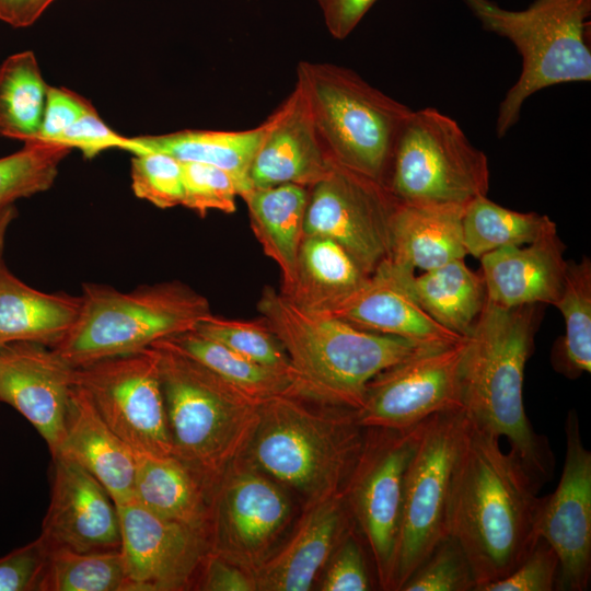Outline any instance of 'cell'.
Here are the masks:
<instances>
[{
  "label": "cell",
  "instance_id": "1",
  "mask_svg": "<svg viewBox=\"0 0 591 591\" xmlns=\"http://www.w3.org/2000/svg\"><path fill=\"white\" fill-rule=\"evenodd\" d=\"M519 459L499 438L468 419L449 511V534L462 545L473 570L475 591L510 573L538 537L542 497Z\"/></svg>",
  "mask_w": 591,
  "mask_h": 591
},
{
  "label": "cell",
  "instance_id": "2",
  "mask_svg": "<svg viewBox=\"0 0 591 591\" xmlns=\"http://www.w3.org/2000/svg\"><path fill=\"white\" fill-rule=\"evenodd\" d=\"M537 313V304L505 308L486 300L465 337L461 401L473 425L509 441L510 452L540 489L553 477L555 457L547 439L533 429L523 402Z\"/></svg>",
  "mask_w": 591,
  "mask_h": 591
},
{
  "label": "cell",
  "instance_id": "3",
  "mask_svg": "<svg viewBox=\"0 0 591 591\" xmlns=\"http://www.w3.org/2000/svg\"><path fill=\"white\" fill-rule=\"evenodd\" d=\"M257 310L289 358L300 396L335 407L359 409L378 373L432 346L360 329L305 309L271 287L262 291Z\"/></svg>",
  "mask_w": 591,
  "mask_h": 591
},
{
  "label": "cell",
  "instance_id": "4",
  "mask_svg": "<svg viewBox=\"0 0 591 591\" xmlns=\"http://www.w3.org/2000/svg\"><path fill=\"white\" fill-rule=\"evenodd\" d=\"M158 354L172 455L188 466L210 496L228 468L246 453L259 403L178 349L169 338Z\"/></svg>",
  "mask_w": 591,
  "mask_h": 591
},
{
  "label": "cell",
  "instance_id": "5",
  "mask_svg": "<svg viewBox=\"0 0 591 591\" xmlns=\"http://www.w3.org/2000/svg\"><path fill=\"white\" fill-rule=\"evenodd\" d=\"M366 428L356 410L317 413L298 396L264 402L246 453L251 463L314 501L345 491L361 453Z\"/></svg>",
  "mask_w": 591,
  "mask_h": 591
},
{
  "label": "cell",
  "instance_id": "6",
  "mask_svg": "<svg viewBox=\"0 0 591 591\" xmlns=\"http://www.w3.org/2000/svg\"><path fill=\"white\" fill-rule=\"evenodd\" d=\"M297 82L329 159L387 187L396 143L413 109L332 63L299 62Z\"/></svg>",
  "mask_w": 591,
  "mask_h": 591
},
{
  "label": "cell",
  "instance_id": "7",
  "mask_svg": "<svg viewBox=\"0 0 591 591\" xmlns=\"http://www.w3.org/2000/svg\"><path fill=\"white\" fill-rule=\"evenodd\" d=\"M463 2L486 31L509 39L522 57L520 77L498 108L499 138L517 124L532 94L559 83L591 80V0H535L518 11L491 0Z\"/></svg>",
  "mask_w": 591,
  "mask_h": 591
},
{
  "label": "cell",
  "instance_id": "8",
  "mask_svg": "<svg viewBox=\"0 0 591 591\" xmlns=\"http://www.w3.org/2000/svg\"><path fill=\"white\" fill-rule=\"evenodd\" d=\"M69 333L54 347L73 368L131 354L192 331L211 313L208 300L177 282L142 286L130 292L86 283Z\"/></svg>",
  "mask_w": 591,
  "mask_h": 591
},
{
  "label": "cell",
  "instance_id": "9",
  "mask_svg": "<svg viewBox=\"0 0 591 591\" xmlns=\"http://www.w3.org/2000/svg\"><path fill=\"white\" fill-rule=\"evenodd\" d=\"M489 165L456 120L413 111L396 143L387 188L402 204L465 207L489 188Z\"/></svg>",
  "mask_w": 591,
  "mask_h": 591
},
{
  "label": "cell",
  "instance_id": "10",
  "mask_svg": "<svg viewBox=\"0 0 591 591\" xmlns=\"http://www.w3.org/2000/svg\"><path fill=\"white\" fill-rule=\"evenodd\" d=\"M467 427L463 409L439 413L422 422L405 474L392 590H401L449 534L453 482Z\"/></svg>",
  "mask_w": 591,
  "mask_h": 591
},
{
  "label": "cell",
  "instance_id": "11",
  "mask_svg": "<svg viewBox=\"0 0 591 591\" xmlns=\"http://www.w3.org/2000/svg\"><path fill=\"white\" fill-rule=\"evenodd\" d=\"M424 421L404 429L366 428L345 489L354 521L371 551L378 581L386 590H392L405 474Z\"/></svg>",
  "mask_w": 591,
  "mask_h": 591
},
{
  "label": "cell",
  "instance_id": "12",
  "mask_svg": "<svg viewBox=\"0 0 591 591\" xmlns=\"http://www.w3.org/2000/svg\"><path fill=\"white\" fill-rule=\"evenodd\" d=\"M74 383L135 453L172 455L159 359L153 347L77 367Z\"/></svg>",
  "mask_w": 591,
  "mask_h": 591
},
{
  "label": "cell",
  "instance_id": "13",
  "mask_svg": "<svg viewBox=\"0 0 591 591\" xmlns=\"http://www.w3.org/2000/svg\"><path fill=\"white\" fill-rule=\"evenodd\" d=\"M397 204L385 185L334 163L309 188L303 232L331 239L370 276L389 258Z\"/></svg>",
  "mask_w": 591,
  "mask_h": 591
},
{
  "label": "cell",
  "instance_id": "14",
  "mask_svg": "<svg viewBox=\"0 0 591 591\" xmlns=\"http://www.w3.org/2000/svg\"><path fill=\"white\" fill-rule=\"evenodd\" d=\"M465 338L426 346L378 373L356 410L363 428L404 429L462 408L461 362Z\"/></svg>",
  "mask_w": 591,
  "mask_h": 591
},
{
  "label": "cell",
  "instance_id": "15",
  "mask_svg": "<svg viewBox=\"0 0 591 591\" xmlns=\"http://www.w3.org/2000/svg\"><path fill=\"white\" fill-rule=\"evenodd\" d=\"M290 515L282 489L254 464L239 460L211 497L210 551L253 571L268 557Z\"/></svg>",
  "mask_w": 591,
  "mask_h": 591
},
{
  "label": "cell",
  "instance_id": "16",
  "mask_svg": "<svg viewBox=\"0 0 591 591\" xmlns=\"http://www.w3.org/2000/svg\"><path fill=\"white\" fill-rule=\"evenodd\" d=\"M566 454L559 483L542 497L535 532L555 551L556 590L586 591L591 580V452L576 410L565 420Z\"/></svg>",
  "mask_w": 591,
  "mask_h": 591
},
{
  "label": "cell",
  "instance_id": "17",
  "mask_svg": "<svg viewBox=\"0 0 591 591\" xmlns=\"http://www.w3.org/2000/svg\"><path fill=\"white\" fill-rule=\"evenodd\" d=\"M116 506L120 551L135 591H181L195 587L210 551L209 535L163 518L135 498Z\"/></svg>",
  "mask_w": 591,
  "mask_h": 591
},
{
  "label": "cell",
  "instance_id": "18",
  "mask_svg": "<svg viewBox=\"0 0 591 591\" xmlns=\"http://www.w3.org/2000/svg\"><path fill=\"white\" fill-rule=\"evenodd\" d=\"M39 537L49 551H120L118 509L106 488L74 461L53 457L50 502Z\"/></svg>",
  "mask_w": 591,
  "mask_h": 591
},
{
  "label": "cell",
  "instance_id": "19",
  "mask_svg": "<svg viewBox=\"0 0 591 591\" xmlns=\"http://www.w3.org/2000/svg\"><path fill=\"white\" fill-rule=\"evenodd\" d=\"M74 368L55 350L38 343H14L0 348V403L36 429L55 456L62 443Z\"/></svg>",
  "mask_w": 591,
  "mask_h": 591
},
{
  "label": "cell",
  "instance_id": "20",
  "mask_svg": "<svg viewBox=\"0 0 591 591\" xmlns=\"http://www.w3.org/2000/svg\"><path fill=\"white\" fill-rule=\"evenodd\" d=\"M414 276V270L386 258L359 289L322 313L363 331L422 345L454 344L464 339L441 326L419 305L413 290Z\"/></svg>",
  "mask_w": 591,
  "mask_h": 591
},
{
  "label": "cell",
  "instance_id": "21",
  "mask_svg": "<svg viewBox=\"0 0 591 591\" xmlns=\"http://www.w3.org/2000/svg\"><path fill=\"white\" fill-rule=\"evenodd\" d=\"M264 124L265 135L248 173L252 188L281 184L310 188L329 172L334 162L320 140L298 82Z\"/></svg>",
  "mask_w": 591,
  "mask_h": 591
},
{
  "label": "cell",
  "instance_id": "22",
  "mask_svg": "<svg viewBox=\"0 0 591 591\" xmlns=\"http://www.w3.org/2000/svg\"><path fill=\"white\" fill-rule=\"evenodd\" d=\"M354 525L345 491L309 503L287 544L253 570L257 590H310Z\"/></svg>",
  "mask_w": 591,
  "mask_h": 591
},
{
  "label": "cell",
  "instance_id": "23",
  "mask_svg": "<svg viewBox=\"0 0 591 591\" xmlns=\"http://www.w3.org/2000/svg\"><path fill=\"white\" fill-rule=\"evenodd\" d=\"M564 250L554 232L526 247L503 246L483 255L487 299L505 308L555 305L564 288L568 263Z\"/></svg>",
  "mask_w": 591,
  "mask_h": 591
},
{
  "label": "cell",
  "instance_id": "24",
  "mask_svg": "<svg viewBox=\"0 0 591 591\" xmlns=\"http://www.w3.org/2000/svg\"><path fill=\"white\" fill-rule=\"evenodd\" d=\"M56 455L66 456L88 471L106 488L116 505L134 498L135 451L107 426L86 393L76 383L65 437Z\"/></svg>",
  "mask_w": 591,
  "mask_h": 591
},
{
  "label": "cell",
  "instance_id": "25",
  "mask_svg": "<svg viewBox=\"0 0 591 591\" xmlns=\"http://www.w3.org/2000/svg\"><path fill=\"white\" fill-rule=\"evenodd\" d=\"M464 208L398 202L390 225L389 259L414 271L464 259Z\"/></svg>",
  "mask_w": 591,
  "mask_h": 591
},
{
  "label": "cell",
  "instance_id": "26",
  "mask_svg": "<svg viewBox=\"0 0 591 591\" xmlns=\"http://www.w3.org/2000/svg\"><path fill=\"white\" fill-rule=\"evenodd\" d=\"M80 309V296L39 291L4 267L0 271V348L22 341L54 347L72 328Z\"/></svg>",
  "mask_w": 591,
  "mask_h": 591
},
{
  "label": "cell",
  "instance_id": "27",
  "mask_svg": "<svg viewBox=\"0 0 591 591\" xmlns=\"http://www.w3.org/2000/svg\"><path fill=\"white\" fill-rule=\"evenodd\" d=\"M136 460L134 498L163 518L209 535L211 496L194 472L173 455L136 453Z\"/></svg>",
  "mask_w": 591,
  "mask_h": 591
},
{
  "label": "cell",
  "instance_id": "28",
  "mask_svg": "<svg viewBox=\"0 0 591 591\" xmlns=\"http://www.w3.org/2000/svg\"><path fill=\"white\" fill-rule=\"evenodd\" d=\"M242 198L247 205L254 235L264 253L281 271L283 290L291 285L294 276L298 251L304 235L309 188L281 184L252 188Z\"/></svg>",
  "mask_w": 591,
  "mask_h": 591
},
{
  "label": "cell",
  "instance_id": "29",
  "mask_svg": "<svg viewBox=\"0 0 591 591\" xmlns=\"http://www.w3.org/2000/svg\"><path fill=\"white\" fill-rule=\"evenodd\" d=\"M368 278L337 243L325 236L304 234L293 280L280 292L305 309L325 312L359 289Z\"/></svg>",
  "mask_w": 591,
  "mask_h": 591
},
{
  "label": "cell",
  "instance_id": "30",
  "mask_svg": "<svg viewBox=\"0 0 591 591\" xmlns=\"http://www.w3.org/2000/svg\"><path fill=\"white\" fill-rule=\"evenodd\" d=\"M265 135V124L240 131L185 129L163 135L134 137L136 151H157L181 162H197L220 167L239 184L240 197L252 189L248 173Z\"/></svg>",
  "mask_w": 591,
  "mask_h": 591
},
{
  "label": "cell",
  "instance_id": "31",
  "mask_svg": "<svg viewBox=\"0 0 591 591\" xmlns=\"http://www.w3.org/2000/svg\"><path fill=\"white\" fill-rule=\"evenodd\" d=\"M413 290L419 305L441 326L467 337L487 300L482 275L463 259L414 276Z\"/></svg>",
  "mask_w": 591,
  "mask_h": 591
},
{
  "label": "cell",
  "instance_id": "32",
  "mask_svg": "<svg viewBox=\"0 0 591 591\" xmlns=\"http://www.w3.org/2000/svg\"><path fill=\"white\" fill-rule=\"evenodd\" d=\"M169 339L183 352L259 403L285 395L300 397L289 374L258 364L194 329Z\"/></svg>",
  "mask_w": 591,
  "mask_h": 591
},
{
  "label": "cell",
  "instance_id": "33",
  "mask_svg": "<svg viewBox=\"0 0 591 591\" xmlns=\"http://www.w3.org/2000/svg\"><path fill=\"white\" fill-rule=\"evenodd\" d=\"M33 51L9 56L0 66V136L37 139L48 90Z\"/></svg>",
  "mask_w": 591,
  "mask_h": 591
},
{
  "label": "cell",
  "instance_id": "34",
  "mask_svg": "<svg viewBox=\"0 0 591 591\" xmlns=\"http://www.w3.org/2000/svg\"><path fill=\"white\" fill-rule=\"evenodd\" d=\"M462 225L466 253L477 258L499 247L530 244L557 232L546 215L513 211L486 196L465 206Z\"/></svg>",
  "mask_w": 591,
  "mask_h": 591
},
{
  "label": "cell",
  "instance_id": "35",
  "mask_svg": "<svg viewBox=\"0 0 591 591\" xmlns=\"http://www.w3.org/2000/svg\"><path fill=\"white\" fill-rule=\"evenodd\" d=\"M555 306L565 320V335L554 347L552 364L568 379L591 371V262H568L564 288Z\"/></svg>",
  "mask_w": 591,
  "mask_h": 591
},
{
  "label": "cell",
  "instance_id": "36",
  "mask_svg": "<svg viewBox=\"0 0 591 591\" xmlns=\"http://www.w3.org/2000/svg\"><path fill=\"white\" fill-rule=\"evenodd\" d=\"M42 591H135L121 551H49Z\"/></svg>",
  "mask_w": 591,
  "mask_h": 591
},
{
  "label": "cell",
  "instance_id": "37",
  "mask_svg": "<svg viewBox=\"0 0 591 591\" xmlns=\"http://www.w3.org/2000/svg\"><path fill=\"white\" fill-rule=\"evenodd\" d=\"M24 143L18 152L0 158V208L49 189L61 162L71 151L48 141Z\"/></svg>",
  "mask_w": 591,
  "mask_h": 591
},
{
  "label": "cell",
  "instance_id": "38",
  "mask_svg": "<svg viewBox=\"0 0 591 591\" xmlns=\"http://www.w3.org/2000/svg\"><path fill=\"white\" fill-rule=\"evenodd\" d=\"M194 331L258 364L287 373L293 379L292 367L282 345L262 318L244 322L210 314L200 321Z\"/></svg>",
  "mask_w": 591,
  "mask_h": 591
},
{
  "label": "cell",
  "instance_id": "39",
  "mask_svg": "<svg viewBox=\"0 0 591 591\" xmlns=\"http://www.w3.org/2000/svg\"><path fill=\"white\" fill-rule=\"evenodd\" d=\"M470 560L459 541L443 537L401 588L402 591H475Z\"/></svg>",
  "mask_w": 591,
  "mask_h": 591
},
{
  "label": "cell",
  "instance_id": "40",
  "mask_svg": "<svg viewBox=\"0 0 591 591\" xmlns=\"http://www.w3.org/2000/svg\"><path fill=\"white\" fill-rule=\"evenodd\" d=\"M134 194L161 209L179 206L184 198L183 166L175 158L157 151H141L131 159Z\"/></svg>",
  "mask_w": 591,
  "mask_h": 591
},
{
  "label": "cell",
  "instance_id": "41",
  "mask_svg": "<svg viewBox=\"0 0 591 591\" xmlns=\"http://www.w3.org/2000/svg\"><path fill=\"white\" fill-rule=\"evenodd\" d=\"M184 198L182 206L201 217L210 210L232 213L236 210L240 187L227 171L205 163L182 162Z\"/></svg>",
  "mask_w": 591,
  "mask_h": 591
},
{
  "label": "cell",
  "instance_id": "42",
  "mask_svg": "<svg viewBox=\"0 0 591 591\" xmlns=\"http://www.w3.org/2000/svg\"><path fill=\"white\" fill-rule=\"evenodd\" d=\"M559 561L555 551L538 538L525 558L506 577L484 586L479 591H553L556 590Z\"/></svg>",
  "mask_w": 591,
  "mask_h": 591
},
{
  "label": "cell",
  "instance_id": "43",
  "mask_svg": "<svg viewBox=\"0 0 591 591\" xmlns=\"http://www.w3.org/2000/svg\"><path fill=\"white\" fill-rule=\"evenodd\" d=\"M49 549L38 536L0 558V591H42Z\"/></svg>",
  "mask_w": 591,
  "mask_h": 591
},
{
  "label": "cell",
  "instance_id": "44",
  "mask_svg": "<svg viewBox=\"0 0 591 591\" xmlns=\"http://www.w3.org/2000/svg\"><path fill=\"white\" fill-rule=\"evenodd\" d=\"M54 143L71 150L78 149L88 159L109 149H121L131 153L136 151L134 139L106 125L94 107L65 130Z\"/></svg>",
  "mask_w": 591,
  "mask_h": 591
},
{
  "label": "cell",
  "instance_id": "45",
  "mask_svg": "<svg viewBox=\"0 0 591 591\" xmlns=\"http://www.w3.org/2000/svg\"><path fill=\"white\" fill-rule=\"evenodd\" d=\"M370 578L355 528L344 537L327 563L323 591H367Z\"/></svg>",
  "mask_w": 591,
  "mask_h": 591
},
{
  "label": "cell",
  "instance_id": "46",
  "mask_svg": "<svg viewBox=\"0 0 591 591\" xmlns=\"http://www.w3.org/2000/svg\"><path fill=\"white\" fill-rule=\"evenodd\" d=\"M93 107L88 100L69 89L48 86L40 131L35 140L54 142Z\"/></svg>",
  "mask_w": 591,
  "mask_h": 591
},
{
  "label": "cell",
  "instance_id": "47",
  "mask_svg": "<svg viewBox=\"0 0 591 591\" xmlns=\"http://www.w3.org/2000/svg\"><path fill=\"white\" fill-rule=\"evenodd\" d=\"M206 591H255L257 590L252 570L246 569L221 555L209 551L206 555L196 584Z\"/></svg>",
  "mask_w": 591,
  "mask_h": 591
},
{
  "label": "cell",
  "instance_id": "48",
  "mask_svg": "<svg viewBox=\"0 0 591 591\" xmlns=\"http://www.w3.org/2000/svg\"><path fill=\"white\" fill-rule=\"evenodd\" d=\"M378 0H317L329 34L344 39Z\"/></svg>",
  "mask_w": 591,
  "mask_h": 591
},
{
  "label": "cell",
  "instance_id": "49",
  "mask_svg": "<svg viewBox=\"0 0 591 591\" xmlns=\"http://www.w3.org/2000/svg\"><path fill=\"white\" fill-rule=\"evenodd\" d=\"M55 0H0V20L13 27L34 24Z\"/></svg>",
  "mask_w": 591,
  "mask_h": 591
},
{
  "label": "cell",
  "instance_id": "50",
  "mask_svg": "<svg viewBox=\"0 0 591 591\" xmlns=\"http://www.w3.org/2000/svg\"><path fill=\"white\" fill-rule=\"evenodd\" d=\"M16 217L14 205L0 208V271L5 267L3 262L4 242L8 229Z\"/></svg>",
  "mask_w": 591,
  "mask_h": 591
}]
</instances>
